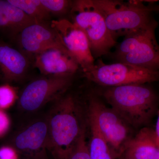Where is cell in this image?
Here are the masks:
<instances>
[{"mask_svg": "<svg viewBox=\"0 0 159 159\" xmlns=\"http://www.w3.org/2000/svg\"><path fill=\"white\" fill-rule=\"evenodd\" d=\"M103 96L117 114L133 127L146 125L157 109V97L145 84H134L109 87Z\"/></svg>", "mask_w": 159, "mask_h": 159, "instance_id": "1", "label": "cell"}, {"mask_svg": "<svg viewBox=\"0 0 159 159\" xmlns=\"http://www.w3.org/2000/svg\"><path fill=\"white\" fill-rule=\"evenodd\" d=\"M48 124L47 148L55 159H68L78 141L81 126L77 105L71 96L60 97Z\"/></svg>", "mask_w": 159, "mask_h": 159, "instance_id": "2", "label": "cell"}, {"mask_svg": "<svg viewBox=\"0 0 159 159\" xmlns=\"http://www.w3.org/2000/svg\"><path fill=\"white\" fill-rule=\"evenodd\" d=\"M102 15L107 29L117 38L147 28L154 21L148 6L142 1L123 2L116 0H93Z\"/></svg>", "mask_w": 159, "mask_h": 159, "instance_id": "3", "label": "cell"}, {"mask_svg": "<svg viewBox=\"0 0 159 159\" xmlns=\"http://www.w3.org/2000/svg\"><path fill=\"white\" fill-rule=\"evenodd\" d=\"M70 12L71 21L86 35L94 58L108 54L116 45V42L93 0L73 1Z\"/></svg>", "mask_w": 159, "mask_h": 159, "instance_id": "4", "label": "cell"}, {"mask_svg": "<svg viewBox=\"0 0 159 159\" xmlns=\"http://www.w3.org/2000/svg\"><path fill=\"white\" fill-rule=\"evenodd\" d=\"M88 108L89 120L97 126L115 158L119 159L133 137L130 125L96 97L90 98Z\"/></svg>", "mask_w": 159, "mask_h": 159, "instance_id": "5", "label": "cell"}, {"mask_svg": "<svg viewBox=\"0 0 159 159\" xmlns=\"http://www.w3.org/2000/svg\"><path fill=\"white\" fill-rule=\"evenodd\" d=\"M89 80L109 87L134 84H145L159 80V71L118 62L105 64L99 61L84 73Z\"/></svg>", "mask_w": 159, "mask_h": 159, "instance_id": "6", "label": "cell"}, {"mask_svg": "<svg viewBox=\"0 0 159 159\" xmlns=\"http://www.w3.org/2000/svg\"><path fill=\"white\" fill-rule=\"evenodd\" d=\"M73 76H46L34 80L21 93L20 106L27 111H33L49 101L57 100L70 85Z\"/></svg>", "mask_w": 159, "mask_h": 159, "instance_id": "7", "label": "cell"}, {"mask_svg": "<svg viewBox=\"0 0 159 159\" xmlns=\"http://www.w3.org/2000/svg\"><path fill=\"white\" fill-rule=\"evenodd\" d=\"M51 25L59 35L63 45L84 73L93 67L94 58L86 35L81 29L66 19L53 20Z\"/></svg>", "mask_w": 159, "mask_h": 159, "instance_id": "8", "label": "cell"}, {"mask_svg": "<svg viewBox=\"0 0 159 159\" xmlns=\"http://www.w3.org/2000/svg\"><path fill=\"white\" fill-rule=\"evenodd\" d=\"M16 39L20 50L29 55L33 54L35 56L52 48L66 51L57 31L47 23L31 24L23 29Z\"/></svg>", "mask_w": 159, "mask_h": 159, "instance_id": "9", "label": "cell"}, {"mask_svg": "<svg viewBox=\"0 0 159 159\" xmlns=\"http://www.w3.org/2000/svg\"><path fill=\"white\" fill-rule=\"evenodd\" d=\"M34 66L45 76H73L80 67L66 51L57 48L35 55Z\"/></svg>", "mask_w": 159, "mask_h": 159, "instance_id": "10", "label": "cell"}, {"mask_svg": "<svg viewBox=\"0 0 159 159\" xmlns=\"http://www.w3.org/2000/svg\"><path fill=\"white\" fill-rule=\"evenodd\" d=\"M29 56L20 49L0 42V77L8 82L21 80L30 68Z\"/></svg>", "mask_w": 159, "mask_h": 159, "instance_id": "11", "label": "cell"}, {"mask_svg": "<svg viewBox=\"0 0 159 159\" xmlns=\"http://www.w3.org/2000/svg\"><path fill=\"white\" fill-rule=\"evenodd\" d=\"M155 30H152L131 52L115 57L117 61L159 71V47Z\"/></svg>", "mask_w": 159, "mask_h": 159, "instance_id": "12", "label": "cell"}, {"mask_svg": "<svg viewBox=\"0 0 159 159\" xmlns=\"http://www.w3.org/2000/svg\"><path fill=\"white\" fill-rule=\"evenodd\" d=\"M48 138V122L38 121L17 135L14 145L23 155H36L46 152Z\"/></svg>", "mask_w": 159, "mask_h": 159, "instance_id": "13", "label": "cell"}, {"mask_svg": "<svg viewBox=\"0 0 159 159\" xmlns=\"http://www.w3.org/2000/svg\"><path fill=\"white\" fill-rule=\"evenodd\" d=\"M122 157L132 159H159V146L154 129L147 127L141 128L130 139Z\"/></svg>", "mask_w": 159, "mask_h": 159, "instance_id": "14", "label": "cell"}, {"mask_svg": "<svg viewBox=\"0 0 159 159\" xmlns=\"http://www.w3.org/2000/svg\"><path fill=\"white\" fill-rule=\"evenodd\" d=\"M34 20L8 0H0V30L12 39H16L26 27Z\"/></svg>", "mask_w": 159, "mask_h": 159, "instance_id": "15", "label": "cell"}, {"mask_svg": "<svg viewBox=\"0 0 159 159\" xmlns=\"http://www.w3.org/2000/svg\"><path fill=\"white\" fill-rule=\"evenodd\" d=\"M89 123L91 130L89 144L90 159H116L94 122L89 120Z\"/></svg>", "mask_w": 159, "mask_h": 159, "instance_id": "16", "label": "cell"}, {"mask_svg": "<svg viewBox=\"0 0 159 159\" xmlns=\"http://www.w3.org/2000/svg\"><path fill=\"white\" fill-rule=\"evenodd\" d=\"M38 23H47L51 14L43 6L40 0H8Z\"/></svg>", "mask_w": 159, "mask_h": 159, "instance_id": "17", "label": "cell"}, {"mask_svg": "<svg viewBox=\"0 0 159 159\" xmlns=\"http://www.w3.org/2000/svg\"><path fill=\"white\" fill-rule=\"evenodd\" d=\"M68 159H90L84 126L83 127L78 141Z\"/></svg>", "mask_w": 159, "mask_h": 159, "instance_id": "18", "label": "cell"}, {"mask_svg": "<svg viewBox=\"0 0 159 159\" xmlns=\"http://www.w3.org/2000/svg\"><path fill=\"white\" fill-rule=\"evenodd\" d=\"M50 14L61 16L70 11L72 1L68 0H40Z\"/></svg>", "mask_w": 159, "mask_h": 159, "instance_id": "19", "label": "cell"}, {"mask_svg": "<svg viewBox=\"0 0 159 159\" xmlns=\"http://www.w3.org/2000/svg\"><path fill=\"white\" fill-rule=\"evenodd\" d=\"M16 93L14 88L6 84L0 86V110L8 108L14 102Z\"/></svg>", "mask_w": 159, "mask_h": 159, "instance_id": "20", "label": "cell"}, {"mask_svg": "<svg viewBox=\"0 0 159 159\" xmlns=\"http://www.w3.org/2000/svg\"><path fill=\"white\" fill-rule=\"evenodd\" d=\"M0 159H17L16 152L9 147L0 148Z\"/></svg>", "mask_w": 159, "mask_h": 159, "instance_id": "21", "label": "cell"}, {"mask_svg": "<svg viewBox=\"0 0 159 159\" xmlns=\"http://www.w3.org/2000/svg\"><path fill=\"white\" fill-rule=\"evenodd\" d=\"M9 125V120L8 116L0 110V136L4 134L8 130Z\"/></svg>", "mask_w": 159, "mask_h": 159, "instance_id": "22", "label": "cell"}, {"mask_svg": "<svg viewBox=\"0 0 159 159\" xmlns=\"http://www.w3.org/2000/svg\"><path fill=\"white\" fill-rule=\"evenodd\" d=\"M23 156L20 159H48L46 152L36 155Z\"/></svg>", "mask_w": 159, "mask_h": 159, "instance_id": "23", "label": "cell"}, {"mask_svg": "<svg viewBox=\"0 0 159 159\" xmlns=\"http://www.w3.org/2000/svg\"><path fill=\"white\" fill-rule=\"evenodd\" d=\"M155 132L156 136L157 139V142L159 146V112L157 120L156 125L155 129H154Z\"/></svg>", "mask_w": 159, "mask_h": 159, "instance_id": "24", "label": "cell"}, {"mask_svg": "<svg viewBox=\"0 0 159 159\" xmlns=\"http://www.w3.org/2000/svg\"><path fill=\"white\" fill-rule=\"evenodd\" d=\"M152 11H159V6H152Z\"/></svg>", "mask_w": 159, "mask_h": 159, "instance_id": "25", "label": "cell"}, {"mask_svg": "<svg viewBox=\"0 0 159 159\" xmlns=\"http://www.w3.org/2000/svg\"><path fill=\"white\" fill-rule=\"evenodd\" d=\"M118 159H132L127 158L124 157H121L119 158Z\"/></svg>", "mask_w": 159, "mask_h": 159, "instance_id": "26", "label": "cell"}]
</instances>
